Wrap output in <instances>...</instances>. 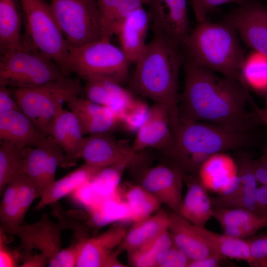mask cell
<instances>
[{"label":"cell","mask_w":267,"mask_h":267,"mask_svg":"<svg viewBox=\"0 0 267 267\" xmlns=\"http://www.w3.org/2000/svg\"><path fill=\"white\" fill-rule=\"evenodd\" d=\"M139 156L129 140L117 139L110 132H105L85 137L79 158L88 164L105 168Z\"/></svg>","instance_id":"13"},{"label":"cell","mask_w":267,"mask_h":267,"mask_svg":"<svg viewBox=\"0 0 267 267\" xmlns=\"http://www.w3.org/2000/svg\"><path fill=\"white\" fill-rule=\"evenodd\" d=\"M197 176L207 190L220 196L230 194L239 183L237 162L224 152L209 156L200 166Z\"/></svg>","instance_id":"16"},{"label":"cell","mask_w":267,"mask_h":267,"mask_svg":"<svg viewBox=\"0 0 267 267\" xmlns=\"http://www.w3.org/2000/svg\"><path fill=\"white\" fill-rule=\"evenodd\" d=\"M147 6L153 34L166 36L182 46L190 32L186 0H151Z\"/></svg>","instance_id":"14"},{"label":"cell","mask_w":267,"mask_h":267,"mask_svg":"<svg viewBox=\"0 0 267 267\" xmlns=\"http://www.w3.org/2000/svg\"><path fill=\"white\" fill-rule=\"evenodd\" d=\"M199 232L211 246L223 257L244 261L253 267L248 240L233 237L225 234L213 232L204 226L195 225Z\"/></svg>","instance_id":"30"},{"label":"cell","mask_w":267,"mask_h":267,"mask_svg":"<svg viewBox=\"0 0 267 267\" xmlns=\"http://www.w3.org/2000/svg\"><path fill=\"white\" fill-rule=\"evenodd\" d=\"M67 76L51 59L24 43L0 54V85L31 88Z\"/></svg>","instance_id":"7"},{"label":"cell","mask_w":267,"mask_h":267,"mask_svg":"<svg viewBox=\"0 0 267 267\" xmlns=\"http://www.w3.org/2000/svg\"><path fill=\"white\" fill-rule=\"evenodd\" d=\"M53 139L47 136L43 142L25 149V172L35 186L39 196L44 191V175Z\"/></svg>","instance_id":"32"},{"label":"cell","mask_w":267,"mask_h":267,"mask_svg":"<svg viewBox=\"0 0 267 267\" xmlns=\"http://www.w3.org/2000/svg\"><path fill=\"white\" fill-rule=\"evenodd\" d=\"M173 244L171 235L167 230L128 254L129 262L136 267H154L159 254Z\"/></svg>","instance_id":"35"},{"label":"cell","mask_w":267,"mask_h":267,"mask_svg":"<svg viewBox=\"0 0 267 267\" xmlns=\"http://www.w3.org/2000/svg\"><path fill=\"white\" fill-rule=\"evenodd\" d=\"M253 167L257 182L267 186V149L259 159L253 160Z\"/></svg>","instance_id":"49"},{"label":"cell","mask_w":267,"mask_h":267,"mask_svg":"<svg viewBox=\"0 0 267 267\" xmlns=\"http://www.w3.org/2000/svg\"><path fill=\"white\" fill-rule=\"evenodd\" d=\"M123 198L130 210L132 222H137L151 216L162 204L151 192L141 185H130Z\"/></svg>","instance_id":"34"},{"label":"cell","mask_w":267,"mask_h":267,"mask_svg":"<svg viewBox=\"0 0 267 267\" xmlns=\"http://www.w3.org/2000/svg\"><path fill=\"white\" fill-rule=\"evenodd\" d=\"M126 227L115 224L92 237L80 239L77 267H125L114 249L119 247L126 233Z\"/></svg>","instance_id":"11"},{"label":"cell","mask_w":267,"mask_h":267,"mask_svg":"<svg viewBox=\"0 0 267 267\" xmlns=\"http://www.w3.org/2000/svg\"><path fill=\"white\" fill-rule=\"evenodd\" d=\"M66 103L79 120L84 134L111 132L120 124L105 106L87 98L77 96L69 99Z\"/></svg>","instance_id":"23"},{"label":"cell","mask_w":267,"mask_h":267,"mask_svg":"<svg viewBox=\"0 0 267 267\" xmlns=\"http://www.w3.org/2000/svg\"><path fill=\"white\" fill-rule=\"evenodd\" d=\"M212 217L220 223L224 234L243 239L267 226V218L241 208H214Z\"/></svg>","instance_id":"24"},{"label":"cell","mask_w":267,"mask_h":267,"mask_svg":"<svg viewBox=\"0 0 267 267\" xmlns=\"http://www.w3.org/2000/svg\"><path fill=\"white\" fill-rule=\"evenodd\" d=\"M24 34L23 43L45 55L69 76V46L47 0H19Z\"/></svg>","instance_id":"5"},{"label":"cell","mask_w":267,"mask_h":267,"mask_svg":"<svg viewBox=\"0 0 267 267\" xmlns=\"http://www.w3.org/2000/svg\"><path fill=\"white\" fill-rule=\"evenodd\" d=\"M25 147L8 142H0V191L2 194L7 184L25 172Z\"/></svg>","instance_id":"33"},{"label":"cell","mask_w":267,"mask_h":267,"mask_svg":"<svg viewBox=\"0 0 267 267\" xmlns=\"http://www.w3.org/2000/svg\"><path fill=\"white\" fill-rule=\"evenodd\" d=\"M65 159L63 151L53 139L44 175V191L55 180V174L57 167Z\"/></svg>","instance_id":"43"},{"label":"cell","mask_w":267,"mask_h":267,"mask_svg":"<svg viewBox=\"0 0 267 267\" xmlns=\"http://www.w3.org/2000/svg\"><path fill=\"white\" fill-rule=\"evenodd\" d=\"M83 87L87 99L106 106L111 95L121 85L115 80L101 76H92L88 78Z\"/></svg>","instance_id":"36"},{"label":"cell","mask_w":267,"mask_h":267,"mask_svg":"<svg viewBox=\"0 0 267 267\" xmlns=\"http://www.w3.org/2000/svg\"><path fill=\"white\" fill-rule=\"evenodd\" d=\"M80 250L78 241L70 246L61 249L48 262L50 267H76Z\"/></svg>","instance_id":"45"},{"label":"cell","mask_w":267,"mask_h":267,"mask_svg":"<svg viewBox=\"0 0 267 267\" xmlns=\"http://www.w3.org/2000/svg\"><path fill=\"white\" fill-rule=\"evenodd\" d=\"M264 241H265V250L266 256V259L267 260V235H264Z\"/></svg>","instance_id":"56"},{"label":"cell","mask_w":267,"mask_h":267,"mask_svg":"<svg viewBox=\"0 0 267 267\" xmlns=\"http://www.w3.org/2000/svg\"><path fill=\"white\" fill-rule=\"evenodd\" d=\"M264 123V125L267 128V121L265 120H262Z\"/></svg>","instance_id":"57"},{"label":"cell","mask_w":267,"mask_h":267,"mask_svg":"<svg viewBox=\"0 0 267 267\" xmlns=\"http://www.w3.org/2000/svg\"><path fill=\"white\" fill-rule=\"evenodd\" d=\"M184 177L187 190L178 214L195 225L204 226L212 217V200L198 176L186 174Z\"/></svg>","instance_id":"25"},{"label":"cell","mask_w":267,"mask_h":267,"mask_svg":"<svg viewBox=\"0 0 267 267\" xmlns=\"http://www.w3.org/2000/svg\"><path fill=\"white\" fill-rule=\"evenodd\" d=\"M135 99L129 91L123 88L110 98L105 106L120 124Z\"/></svg>","instance_id":"41"},{"label":"cell","mask_w":267,"mask_h":267,"mask_svg":"<svg viewBox=\"0 0 267 267\" xmlns=\"http://www.w3.org/2000/svg\"><path fill=\"white\" fill-rule=\"evenodd\" d=\"M84 135L76 116L63 108L55 116L47 133L61 148L65 158L71 160L79 159Z\"/></svg>","instance_id":"22"},{"label":"cell","mask_w":267,"mask_h":267,"mask_svg":"<svg viewBox=\"0 0 267 267\" xmlns=\"http://www.w3.org/2000/svg\"><path fill=\"white\" fill-rule=\"evenodd\" d=\"M83 91L79 79L67 76L36 87L16 89L14 94L21 110L47 136L48 129L63 103Z\"/></svg>","instance_id":"6"},{"label":"cell","mask_w":267,"mask_h":267,"mask_svg":"<svg viewBox=\"0 0 267 267\" xmlns=\"http://www.w3.org/2000/svg\"><path fill=\"white\" fill-rule=\"evenodd\" d=\"M4 231L0 230V267L17 266V261L13 252L6 246L4 239Z\"/></svg>","instance_id":"47"},{"label":"cell","mask_w":267,"mask_h":267,"mask_svg":"<svg viewBox=\"0 0 267 267\" xmlns=\"http://www.w3.org/2000/svg\"><path fill=\"white\" fill-rule=\"evenodd\" d=\"M150 108L144 101L135 99L120 123L124 130L136 134L147 119Z\"/></svg>","instance_id":"38"},{"label":"cell","mask_w":267,"mask_h":267,"mask_svg":"<svg viewBox=\"0 0 267 267\" xmlns=\"http://www.w3.org/2000/svg\"><path fill=\"white\" fill-rule=\"evenodd\" d=\"M97 211L103 222L132 221L129 207L119 192L108 198Z\"/></svg>","instance_id":"37"},{"label":"cell","mask_w":267,"mask_h":267,"mask_svg":"<svg viewBox=\"0 0 267 267\" xmlns=\"http://www.w3.org/2000/svg\"><path fill=\"white\" fill-rule=\"evenodd\" d=\"M24 218L17 201L0 206L1 228L5 232L8 233L13 228L23 223Z\"/></svg>","instance_id":"42"},{"label":"cell","mask_w":267,"mask_h":267,"mask_svg":"<svg viewBox=\"0 0 267 267\" xmlns=\"http://www.w3.org/2000/svg\"><path fill=\"white\" fill-rule=\"evenodd\" d=\"M169 222V215L161 209L146 219L133 222L117 248V253L125 251L129 254L138 249L168 230Z\"/></svg>","instance_id":"27"},{"label":"cell","mask_w":267,"mask_h":267,"mask_svg":"<svg viewBox=\"0 0 267 267\" xmlns=\"http://www.w3.org/2000/svg\"><path fill=\"white\" fill-rule=\"evenodd\" d=\"M22 267H43L48 265V260L40 253L33 254L31 252H22Z\"/></svg>","instance_id":"51"},{"label":"cell","mask_w":267,"mask_h":267,"mask_svg":"<svg viewBox=\"0 0 267 267\" xmlns=\"http://www.w3.org/2000/svg\"><path fill=\"white\" fill-rule=\"evenodd\" d=\"M69 47L102 38L96 0H47Z\"/></svg>","instance_id":"9"},{"label":"cell","mask_w":267,"mask_h":267,"mask_svg":"<svg viewBox=\"0 0 267 267\" xmlns=\"http://www.w3.org/2000/svg\"><path fill=\"white\" fill-rule=\"evenodd\" d=\"M190 259L173 244L158 255L155 267H188Z\"/></svg>","instance_id":"40"},{"label":"cell","mask_w":267,"mask_h":267,"mask_svg":"<svg viewBox=\"0 0 267 267\" xmlns=\"http://www.w3.org/2000/svg\"><path fill=\"white\" fill-rule=\"evenodd\" d=\"M253 162L248 154L243 153L239 155L236 161L238 185L230 194L214 198L212 200L214 208H241L255 213V196L258 182L254 175Z\"/></svg>","instance_id":"18"},{"label":"cell","mask_w":267,"mask_h":267,"mask_svg":"<svg viewBox=\"0 0 267 267\" xmlns=\"http://www.w3.org/2000/svg\"><path fill=\"white\" fill-rule=\"evenodd\" d=\"M184 68V89L178 104L179 119L240 133H250L264 125L249 89L240 82L220 77L187 58Z\"/></svg>","instance_id":"1"},{"label":"cell","mask_w":267,"mask_h":267,"mask_svg":"<svg viewBox=\"0 0 267 267\" xmlns=\"http://www.w3.org/2000/svg\"><path fill=\"white\" fill-rule=\"evenodd\" d=\"M255 213L267 218V186H258L255 196Z\"/></svg>","instance_id":"50"},{"label":"cell","mask_w":267,"mask_h":267,"mask_svg":"<svg viewBox=\"0 0 267 267\" xmlns=\"http://www.w3.org/2000/svg\"><path fill=\"white\" fill-rule=\"evenodd\" d=\"M225 21L248 46L267 55V6L247 0L233 8Z\"/></svg>","instance_id":"10"},{"label":"cell","mask_w":267,"mask_h":267,"mask_svg":"<svg viewBox=\"0 0 267 267\" xmlns=\"http://www.w3.org/2000/svg\"><path fill=\"white\" fill-rule=\"evenodd\" d=\"M18 177L10 181L6 185L3 193L0 206L10 204L16 201L18 187Z\"/></svg>","instance_id":"52"},{"label":"cell","mask_w":267,"mask_h":267,"mask_svg":"<svg viewBox=\"0 0 267 267\" xmlns=\"http://www.w3.org/2000/svg\"><path fill=\"white\" fill-rule=\"evenodd\" d=\"M247 0H191L190 3L193 8L197 23L206 20L208 14L218 6L228 3L241 4Z\"/></svg>","instance_id":"44"},{"label":"cell","mask_w":267,"mask_h":267,"mask_svg":"<svg viewBox=\"0 0 267 267\" xmlns=\"http://www.w3.org/2000/svg\"><path fill=\"white\" fill-rule=\"evenodd\" d=\"M66 228L64 222H54L44 213L36 222L31 224L23 223L8 233L19 237L23 252L38 250L49 262L61 249V234Z\"/></svg>","instance_id":"12"},{"label":"cell","mask_w":267,"mask_h":267,"mask_svg":"<svg viewBox=\"0 0 267 267\" xmlns=\"http://www.w3.org/2000/svg\"><path fill=\"white\" fill-rule=\"evenodd\" d=\"M151 0H96L99 9L102 38L110 40L122 22Z\"/></svg>","instance_id":"29"},{"label":"cell","mask_w":267,"mask_h":267,"mask_svg":"<svg viewBox=\"0 0 267 267\" xmlns=\"http://www.w3.org/2000/svg\"><path fill=\"white\" fill-rule=\"evenodd\" d=\"M21 110L0 113V140L23 147H34L46 137Z\"/></svg>","instance_id":"21"},{"label":"cell","mask_w":267,"mask_h":267,"mask_svg":"<svg viewBox=\"0 0 267 267\" xmlns=\"http://www.w3.org/2000/svg\"><path fill=\"white\" fill-rule=\"evenodd\" d=\"M242 84L249 90L267 94V55L253 50L245 55L240 70Z\"/></svg>","instance_id":"31"},{"label":"cell","mask_w":267,"mask_h":267,"mask_svg":"<svg viewBox=\"0 0 267 267\" xmlns=\"http://www.w3.org/2000/svg\"><path fill=\"white\" fill-rule=\"evenodd\" d=\"M185 173L179 168L158 165L145 168L140 177V185L161 202L178 214L183 198L182 182Z\"/></svg>","instance_id":"15"},{"label":"cell","mask_w":267,"mask_h":267,"mask_svg":"<svg viewBox=\"0 0 267 267\" xmlns=\"http://www.w3.org/2000/svg\"><path fill=\"white\" fill-rule=\"evenodd\" d=\"M15 110L21 109L14 93L7 87L0 85V113Z\"/></svg>","instance_id":"46"},{"label":"cell","mask_w":267,"mask_h":267,"mask_svg":"<svg viewBox=\"0 0 267 267\" xmlns=\"http://www.w3.org/2000/svg\"><path fill=\"white\" fill-rule=\"evenodd\" d=\"M250 253L254 264L266 259L264 235L248 240Z\"/></svg>","instance_id":"48"},{"label":"cell","mask_w":267,"mask_h":267,"mask_svg":"<svg viewBox=\"0 0 267 267\" xmlns=\"http://www.w3.org/2000/svg\"><path fill=\"white\" fill-rule=\"evenodd\" d=\"M254 267H267V260H264L256 263Z\"/></svg>","instance_id":"55"},{"label":"cell","mask_w":267,"mask_h":267,"mask_svg":"<svg viewBox=\"0 0 267 267\" xmlns=\"http://www.w3.org/2000/svg\"><path fill=\"white\" fill-rule=\"evenodd\" d=\"M23 24L19 0H0V54L23 46Z\"/></svg>","instance_id":"28"},{"label":"cell","mask_w":267,"mask_h":267,"mask_svg":"<svg viewBox=\"0 0 267 267\" xmlns=\"http://www.w3.org/2000/svg\"><path fill=\"white\" fill-rule=\"evenodd\" d=\"M223 258L221 255H215L197 260H190L188 267H217Z\"/></svg>","instance_id":"53"},{"label":"cell","mask_w":267,"mask_h":267,"mask_svg":"<svg viewBox=\"0 0 267 267\" xmlns=\"http://www.w3.org/2000/svg\"><path fill=\"white\" fill-rule=\"evenodd\" d=\"M182 46L163 35H154L135 63L129 86L135 93L178 109V76L185 60Z\"/></svg>","instance_id":"3"},{"label":"cell","mask_w":267,"mask_h":267,"mask_svg":"<svg viewBox=\"0 0 267 267\" xmlns=\"http://www.w3.org/2000/svg\"><path fill=\"white\" fill-rule=\"evenodd\" d=\"M182 47L187 58L195 63L241 83L240 70L245 52L236 31L226 21L197 23Z\"/></svg>","instance_id":"4"},{"label":"cell","mask_w":267,"mask_h":267,"mask_svg":"<svg viewBox=\"0 0 267 267\" xmlns=\"http://www.w3.org/2000/svg\"><path fill=\"white\" fill-rule=\"evenodd\" d=\"M177 111L161 103L150 107L147 119L136 134L132 144L134 150L139 152L147 148L165 149L171 139V113Z\"/></svg>","instance_id":"17"},{"label":"cell","mask_w":267,"mask_h":267,"mask_svg":"<svg viewBox=\"0 0 267 267\" xmlns=\"http://www.w3.org/2000/svg\"><path fill=\"white\" fill-rule=\"evenodd\" d=\"M131 62L122 49L110 40L101 38L77 47H69V73L85 80L101 76L122 84L127 79Z\"/></svg>","instance_id":"8"},{"label":"cell","mask_w":267,"mask_h":267,"mask_svg":"<svg viewBox=\"0 0 267 267\" xmlns=\"http://www.w3.org/2000/svg\"><path fill=\"white\" fill-rule=\"evenodd\" d=\"M103 168L85 163L49 185L40 197L36 210L56 203L74 190L92 181Z\"/></svg>","instance_id":"26"},{"label":"cell","mask_w":267,"mask_h":267,"mask_svg":"<svg viewBox=\"0 0 267 267\" xmlns=\"http://www.w3.org/2000/svg\"><path fill=\"white\" fill-rule=\"evenodd\" d=\"M266 105L263 109L259 108L257 105L256 106V109L259 114L262 120H265L267 121V94L266 95Z\"/></svg>","instance_id":"54"},{"label":"cell","mask_w":267,"mask_h":267,"mask_svg":"<svg viewBox=\"0 0 267 267\" xmlns=\"http://www.w3.org/2000/svg\"><path fill=\"white\" fill-rule=\"evenodd\" d=\"M169 216L168 230L173 244L181 250L190 260L221 255L199 232L195 224L176 213Z\"/></svg>","instance_id":"19"},{"label":"cell","mask_w":267,"mask_h":267,"mask_svg":"<svg viewBox=\"0 0 267 267\" xmlns=\"http://www.w3.org/2000/svg\"><path fill=\"white\" fill-rule=\"evenodd\" d=\"M150 16L144 6L131 13L120 24L115 35L121 48L131 62L135 63L143 52L150 27Z\"/></svg>","instance_id":"20"},{"label":"cell","mask_w":267,"mask_h":267,"mask_svg":"<svg viewBox=\"0 0 267 267\" xmlns=\"http://www.w3.org/2000/svg\"><path fill=\"white\" fill-rule=\"evenodd\" d=\"M172 136L162 152L185 174H197L203 163L214 154L242 149L253 143L250 133L232 132L215 124L187 122L171 117Z\"/></svg>","instance_id":"2"},{"label":"cell","mask_w":267,"mask_h":267,"mask_svg":"<svg viewBox=\"0 0 267 267\" xmlns=\"http://www.w3.org/2000/svg\"><path fill=\"white\" fill-rule=\"evenodd\" d=\"M17 202L23 215H25L34 200L39 196L37 189L25 173L18 177Z\"/></svg>","instance_id":"39"}]
</instances>
